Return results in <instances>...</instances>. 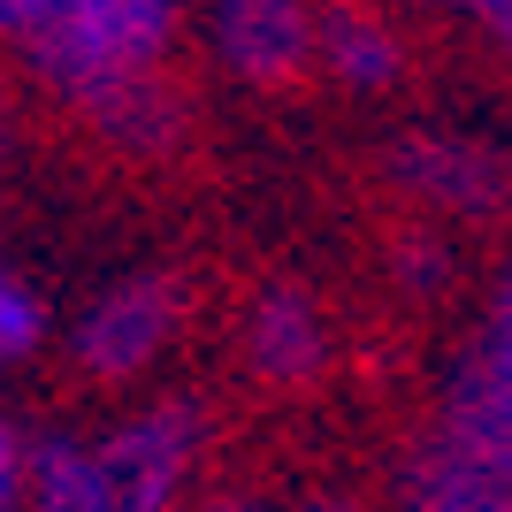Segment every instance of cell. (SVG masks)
<instances>
[{
    "label": "cell",
    "mask_w": 512,
    "mask_h": 512,
    "mask_svg": "<svg viewBox=\"0 0 512 512\" xmlns=\"http://www.w3.org/2000/svg\"><path fill=\"white\" fill-rule=\"evenodd\" d=\"M199 451L192 406H153L138 421L107 428L100 444L77 436H46L23 459V482L39 512H169Z\"/></svg>",
    "instance_id": "1"
},
{
    "label": "cell",
    "mask_w": 512,
    "mask_h": 512,
    "mask_svg": "<svg viewBox=\"0 0 512 512\" xmlns=\"http://www.w3.org/2000/svg\"><path fill=\"white\" fill-rule=\"evenodd\" d=\"M176 31V0H46L31 23V62L85 107H123L146 92Z\"/></svg>",
    "instance_id": "2"
},
{
    "label": "cell",
    "mask_w": 512,
    "mask_h": 512,
    "mask_svg": "<svg viewBox=\"0 0 512 512\" xmlns=\"http://www.w3.org/2000/svg\"><path fill=\"white\" fill-rule=\"evenodd\" d=\"M444 444L459 459H474L482 474L512 482V337H482L467 352V367L451 375Z\"/></svg>",
    "instance_id": "3"
},
{
    "label": "cell",
    "mask_w": 512,
    "mask_h": 512,
    "mask_svg": "<svg viewBox=\"0 0 512 512\" xmlns=\"http://www.w3.org/2000/svg\"><path fill=\"white\" fill-rule=\"evenodd\" d=\"M321 23L306 16V0H214V54L245 77V85H283L299 77L314 54Z\"/></svg>",
    "instance_id": "4"
},
{
    "label": "cell",
    "mask_w": 512,
    "mask_h": 512,
    "mask_svg": "<svg viewBox=\"0 0 512 512\" xmlns=\"http://www.w3.org/2000/svg\"><path fill=\"white\" fill-rule=\"evenodd\" d=\"M169 329H176V291L161 276H130L123 291H107L85 314L77 360H85L92 375H138V367L169 344Z\"/></svg>",
    "instance_id": "5"
},
{
    "label": "cell",
    "mask_w": 512,
    "mask_h": 512,
    "mask_svg": "<svg viewBox=\"0 0 512 512\" xmlns=\"http://www.w3.org/2000/svg\"><path fill=\"white\" fill-rule=\"evenodd\" d=\"M398 497H406V512H512V482H497L474 459H459L444 436L406 459Z\"/></svg>",
    "instance_id": "6"
},
{
    "label": "cell",
    "mask_w": 512,
    "mask_h": 512,
    "mask_svg": "<svg viewBox=\"0 0 512 512\" xmlns=\"http://www.w3.org/2000/svg\"><path fill=\"white\" fill-rule=\"evenodd\" d=\"M253 367L268 383H306L321 367V314L306 291H268L253 306Z\"/></svg>",
    "instance_id": "7"
},
{
    "label": "cell",
    "mask_w": 512,
    "mask_h": 512,
    "mask_svg": "<svg viewBox=\"0 0 512 512\" xmlns=\"http://www.w3.org/2000/svg\"><path fill=\"white\" fill-rule=\"evenodd\" d=\"M390 161H398V176H406L413 192L444 199V207L490 199V153H474V146H451V138H413V146H398Z\"/></svg>",
    "instance_id": "8"
},
{
    "label": "cell",
    "mask_w": 512,
    "mask_h": 512,
    "mask_svg": "<svg viewBox=\"0 0 512 512\" xmlns=\"http://www.w3.org/2000/svg\"><path fill=\"white\" fill-rule=\"evenodd\" d=\"M314 46L329 54V69H337L344 85H367V92H375V85L398 77V39H390L375 16H329L314 31Z\"/></svg>",
    "instance_id": "9"
},
{
    "label": "cell",
    "mask_w": 512,
    "mask_h": 512,
    "mask_svg": "<svg viewBox=\"0 0 512 512\" xmlns=\"http://www.w3.org/2000/svg\"><path fill=\"white\" fill-rule=\"evenodd\" d=\"M23 344H39V306H31V291L0 268V360L23 352Z\"/></svg>",
    "instance_id": "10"
},
{
    "label": "cell",
    "mask_w": 512,
    "mask_h": 512,
    "mask_svg": "<svg viewBox=\"0 0 512 512\" xmlns=\"http://www.w3.org/2000/svg\"><path fill=\"white\" fill-rule=\"evenodd\" d=\"M16 497H23V451L8 436V421H0V512H16Z\"/></svg>",
    "instance_id": "11"
},
{
    "label": "cell",
    "mask_w": 512,
    "mask_h": 512,
    "mask_svg": "<svg viewBox=\"0 0 512 512\" xmlns=\"http://www.w3.org/2000/svg\"><path fill=\"white\" fill-rule=\"evenodd\" d=\"M39 16H46V0H0V39H31Z\"/></svg>",
    "instance_id": "12"
},
{
    "label": "cell",
    "mask_w": 512,
    "mask_h": 512,
    "mask_svg": "<svg viewBox=\"0 0 512 512\" xmlns=\"http://www.w3.org/2000/svg\"><path fill=\"white\" fill-rule=\"evenodd\" d=\"M490 337H512V276H505V291H497V306H490Z\"/></svg>",
    "instance_id": "13"
},
{
    "label": "cell",
    "mask_w": 512,
    "mask_h": 512,
    "mask_svg": "<svg viewBox=\"0 0 512 512\" xmlns=\"http://www.w3.org/2000/svg\"><path fill=\"white\" fill-rule=\"evenodd\" d=\"M482 16H490V23H497V39L512 46V0H482Z\"/></svg>",
    "instance_id": "14"
},
{
    "label": "cell",
    "mask_w": 512,
    "mask_h": 512,
    "mask_svg": "<svg viewBox=\"0 0 512 512\" xmlns=\"http://www.w3.org/2000/svg\"><path fill=\"white\" fill-rule=\"evenodd\" d=\"M199 512H253V505H199Z\"/></svg>",
    "instance_id": "15"
},
{
    "label": "cell",
    "mask_w": 512,
    "mask_h": 512,
    "mask_svg": "<svg viewBox=\"0 0 512 512\" xmlns=\"http://www.w3.org/2000/svg\"><path fill=\"white\" fill-rule=\"evenodd\" d=\"M306 512H352V505H306Z\"/></svg>",
    "instance_id": "16"
},
{
    "label": "cell",
    "mask_w": 512,
    "mask_h": 512,
    "mask_svg": "<svg viewBox=\"0 0 512 512\" xmlns=\"http://www.w3.org/2000/svg\"><path fill=\"white\" fill-rule=\"evenodd\" d=\"M451 8H482V0H451Z\"/></svg>",
    "instance_id": "17"
},
{
    "label": "cell",
    "mask_w": 512,
    "mask_h": 512,
    "mask_svg": "<svg viewBox=\"0 0 512 512\" xmlns=\"http://www.w3.org/2000/svg\"><path fill=\"white\" fill-rule=\"evenodd\" d=\"M0 146H8V123H0Z\"/></svg>",
    "instance_id": "18"
}]
</instances>
